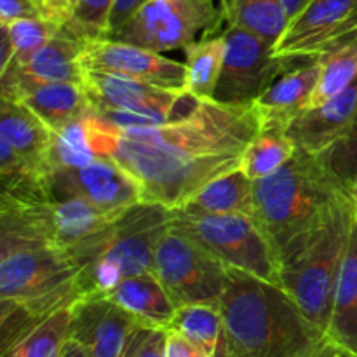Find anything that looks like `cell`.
<instances>
[{
    "mask_svg": "<svg viewBox=\"0 0 357 357\" xmlns=\"http://www.w3.org/2000/svg\"><path fill=\"white\" fill-rule=\"evenodd\" d=\"M115 0H70L63 26L80 42L108 38Z\"/></svg>",
    "mask_w": 357,
    "mask_h": 357,
    "instance_id": "31",
    "label": "cell"
},
{
    "mask_svg": "<svg viewBox=\"0 0 357 357\" xmlns=\"http://www.w3.org/2000/svg\"><path fill=\"white\" fill-rule=\"evenodd\" d=\"M319 59V79L305 110L316 108L344 93L357 79V28L330 45Z\"/></svg>",
    "mask_w": 357,
    "mask_h": 357,
    "instance_id": "24",
    "label": "cell"
},
{
    "mask_svg": "<svg viewBox=\"0 0 357 357\" xmlns=\"http://www.w3.org/2000/svg\"><path fill=\"white\" fill-rule=\"evenodd\" d=\"M47 185L51 199L77 195L112 215H121L143 201L136 178L115 159H98L75 169H51Z\"/></svg>",
    "mask_w": 357,
    "mask_h": 357,
    "instance_id": "11",
    "label": "cell"
},
{
    "mask_svg": "<svg viewBox=\"0 0 357 357\" xmlns=\"http://www.w3.org/2000/svg\"><path fill=\"white\" fill-rule=\"evenodd\" d=\"M0 98L20 101L37 115L52 132L91 112L82 86L68 82H10L0 84Z\"/></svg>",
    "mask_w": 357,
    "mask_h": 357,
    "instance_id": "17",
    "label": "cell"
},
{
    "mask_svg": "<svg viewBox=\"0 0 357 357\" xmlns=\"http://www.w3.org/2000/svg\"><path fill=\"white\" fill-rule=\"evenodd\" d=\"M321 164L330 171L331 176L345 188L357 178V114L344 138L331 149L321 153Z\"/></svg>",
    "mask_w": 357,
    "mask_h": 357,
    "instance_id": "33",
    "label": "cell"
},
{
    "mask_svg": "<svg viewBox=\"0 0 357 357\" xmlns=\"http://www.w3.org/2000/svg\"><path fill=\"white\" fill-rule=\"evenodd\" d=\"M59 357H87V354L79 342L68 337V340L63 345L61 352H59Z\"/></svg>",
    "mask_w": 357,
    "mask_h": 357,
    "instance_id": "39",
    "label": "cell"
},
{
    "mask_svg": "<svg viewBox=\"0 0 357 357\" xmlns=\"http://www.w3.org/2000/svg\"><path fill=\"white\" fill-rule=\"evenodd\" d=\"M84 42L65 26L24 61L10 63L0 72V84L10 82H68L84 84L86 68L80 59Z\"/></svg>",
    "mask_w": 357,
    "mask_h": 357,
    "instance_id": "16",
    "label": "cell"
},
{
    "mask_svg": "<svg viewBox=\"0 0 357 357\" xmlns=\"http://www.w3.org/2000/svg\"><path fill=\"white\" fill-rule=\"evenodd\" d=\"M169 227L234 271L281 286V265L267 234L250 215H199L169 209Z\"/></svg>",
    "mask_w": 357,
    "mask_h": 357,
    "instance_id": "6",
    "label": "cell"
},
{
    "mask_svg": "<svg viewBox=\"0 0 357 357\" xmlns=\"http://www.w3.org/2000/svg\"><path fill=\"white\" fill-rule=\"evenodd\" d=\"M80 271L70 251L0 230V354L82 296Z\"/></svg>",
    "mask_w": 357,
    "mask_h": 357,
    "instance_id": "2",
    "label": "cell"
},
{
    "mask_svg": "<svg viewBox=\"0 0 357 357\" xmlns=\"http://www.w3.org/2000/svg\"><path fill=\"white\" fill-rule=\"evenodd\" d=\"M357 114V79L344 93L316 108L303 110L289 121L284 131L296 150L321 155L340 142Z\"/></svg>",
    "mask_w": 357,
    "mask_h": 357,
    "instance_id": "15",
    "label": "cell"
},
{
    "mask_svg": "<svg viewBox=\"0 0 357 357\" xmlns=\"http://www.w3.org/2000/svg\"><path fill=\"white\" fill-rule=\"evenodd\" d=\"M80 59L86 70L121 73L164 89L185 91L187 87L185 63L167 58L162 52L115 38L84 42Z\"/></svg>",
    "mask_w": 357,
    "mask_h": 357,
    "instance_id": "13",
    "label": "cell"
},
{
    "mask_svg": "<svg viewBox=\"0 0 357 357\" xmlns=\"http://www.w3.org/2000/svg\"><path fill=\"white\" fill-rule=\"evenodd\" d=\"M345 195L319 157L296 150L279 171L255 181V218L274 246L279 265Z\"/></svg>",
    "mask_w": 357,
    "mask_h": 357,
    "instance_id": "4",
    "label": "cell"
},
{
    "mask_svg": "<svg viewBox=\"0 0 357 357\" xmlns=\"http://www.w3.org/2000/svg\"><path fill=\"white\" fill-rule=\"evenodd\" d=\"M68 3H70V0H44L45 16L51 17V20H54V21H58V23L65 24Z\"/></svg>",
    "mask_w": 357,
    "mask_h": 357,
    "instance_id": "38",
    "label": "cell"
},
{
    "mask_svg": "<svg viewBox=\"0 0 357 357\" xmlns=\"http://www.w3.org/2000/svg\"><path fill=\"white\" fill-rule=\"evenodd\" d=\"M328 340L351 357H357V222L352 225L347 253L335 289Z\"/></svg>",
    "mask_w": 357,
    "mask_h": 357,
    "instance_id": "22",
    "label": "cell"
},
{
    "mask_svg": "<svg viewBox=\"0 0 357 357\" xmlns=\"http://www.w3.org/2000/svg\"><path fill=\"white\" fill-rule=\"evenodd\" d=\"M185 213L199 215H250L255 218V181L241 167L209 181L178 208Z\"/></svg>",
    "mask_w": 357,
    "mask_h": 357,
    "instance_id": "23",
    "label": "cell"
},
{
    "mask_svg": "<svg viewBox=\"0 0 357 357\" xmlns=\"http://www.w3.org/2000/svg\"><path fill=\"white\" fill-rule=\"evenodd\" d=\"M223 23L218 0H146L108 38L167 52L213 37Z\"/></svg>",
    "mask_w": 357,
    "mask_h": 357,
    "instance_id": "8",
    "label": "cell"
},
{
    "mask_svg": "<svg viewBox=\"0 0 357 357\" xmlns=\"http://www.w3.org/2000/svg\"><path fill=\"white\" fill-rule=\"evenodd\" d=\"M108 296L149 328L167 330L178 309L153 272L122 279Z\"/></svg>",
    "mask_w": 357,
    "mask_h": 357,
    "instance_id": "21",
    "label": "cell"
},
{
    "mask_svg": "<svg viewBox=\"0 0 357 357\" xmlns=\"http://www.w3.org/2000/svg\"><path fill=\"white\" fill-rule=\"evenodd\" d=\"M101 159L91 145L87 114L54 132L49 150V169H75Z\"/></svg>",
    "mask_w": 357,
    "mask_h": 357,
    "instance_id": "30",
    "label": "cell"
},
{
    "mask_svg": "<svg viewBox=\"0 0 357 357\" xmlns=\"http://www.w3.org/2000/svg\"><path fill=\"white\" fill-rule=\"evenodd\" d=\"M344 190H345V195H347L349 204H351L352 213H354V218L357 222V178L356 180H352L349 185H345Z\"/></svg>",
    "mask_w": 357,
    "mask_h": 357,
    "instance_id": "40",
    "label": "cell"
},
{
    "mask_svg": "<svg viewBox=\"0 0 357 357\" xmlns=\"http://www.w3.org/2000/svg\"><path fill=\"white\" fill-rule=\"evenodd\" d=\"M70 337V307L58 310L0 357H59Z\"/></svg>",
    "mask_w": 357,
    "mask_h": 357,
    "instance_id": "29",
    "label": "cell"
},
{
    "mask_svg": "<svg viewBox=\"0 0 357 357\" xmlns=\"http://www.w3.org/2000/svg\"><path fill=\"white\" fill-rule=\"evenodd\" d=\"M82 87L91 103V110L98 114L112 110H138V108L173 110L178 96L183 93V91L164 89L121 73L100 72V70H86Z\"/></svg>",
    "mask_w": 357,
    "mask_h": 357,
    "instance_id": "18",
    "label": "cell"
},
{
    "mask_svg": "<svg viewBox=\"0 0 357 357\" xmlns=\"http://www.w3.org/2000/svg\"><path fill=\"white\" fill-rule=\"evenodd\" d=\"M227 26L243 28L275 45L289 16L282 0H218Z\"/></svg>",
    "mask_w": 357,
    "mask_h": 357,
    "instance_id": "25",
    "label": "cell"
},
{
    "mask_svg": "<svg viewBox=\"0 0 357 357\" xmlns=\"http://www.w3.org/2000/svg\"><path fill=\"white\" fill-rule=\"evenodd\" d=\"M0 24L7 28V33L13 42L14 58L10 63L24 61L26 58H30L35 51L47 44L63 28L61 23L45 16L23 17V20Z\"/></svg>",
    "mask_w": 357,
    "mask_h": 357,
    "instance_id": "32",
    "label": "cell"
},
{
    "mask_svg": "<svg viewBox=\"0 0 357 357\" xmlns=\"http://www.w3.org/2000/svg\"><path fill=\"white\" fill-rule=\"evenodd\" d=\"M296 152V145L281 128H261L244 152L241 171L251 181L264 180L281 169Z\"/></svg>",
    "mask_w": 357,
    "mask_h": 357,
    "instance_id": "28",
    "label": "cell"
},
{
    "mask_svg": "<svg viewBox=\"0 0 357 357\" xmlns=\"http://www.w3.org/2000/svg\"><path fill=\"white\" fill-rule=\"evenodd\" d=\"M153 274L176 307L220 303L229 284L230 267L169 227L155 248Z\"/></svg>",
    "mask_w": 357,
    "mask_h": 357,
    "instance_id": "9",
    "label": "cell"
},
{
    "mask_svg": "<svg viewBox=\"0 0 357 357\" xmlns=\"http://www.w3.org/2000/svg\"><path fill=\"white\" fill-rule=\"evenodd\" d=\"M145 2L146 0H115V6L110 14V30H108V37H110L114 31H117L119 28L126 23V20L131 17Z\"/></svg>",
    "mask_w": 357,
    "mask_h": 357,
    "instance_id": "37",
    "label": "cell"
},
{
    "mask_svg": "<svg viewBox=\"0 0 357 357\" xmlns=\"http://www.w3.org/2000/svg\"><path fill=\"white\" fill-rule=\"evenodd\" d=\"M222 357H321L331 344L278 284L230 268Z\"/></svg>",
    "mask_w": 357,
    "mask_h": 357,
    "instance_id": "3",
    "label": "cell"
},
{
    "mask_svg": "<svg viewBox=\"0 0 357 357\" xmlns=\"http://www.w3.org/2000/svg\"><path fill=\"white\" fill-rule=\"evenodd\" d=\"M38 16H45L44 7L38 0H0V23Z\"/></svg>",
    "mask_w": 357,
    "mask_h": 357,
    "instance_id": "35",
    "label": "cell"
},
{
    "mask_svg": "<svg viewBox=\"0 0 357 357\" xmlns=\"http://www.w3.org/2000/svg\"><path fill=\"white\" fill-rule=\"evenodd\" d=\"M319 79V59H302L279 75L255 101L261 115V128L284 129L291 119L307 108Z\"/></svg>",
    "mask_w": 357,
    "mask_h": 357,
    "instance_id": "19",
    "label": "cell"
},
{
    "mask_svg": "<svg viewBox=\"0 0 357 357\" xmlns=\"http://www.w3.org/2000/svg\"><path fill=\"white\" fill-rule=\"evenodd\" d=\"M357 28V0H307L274 45L279 58L310 59Z\"/></svg>",
    "mask_w": 357,
    "mask_h": 357,
    "instance_id": "12",
    "label": "cell"
},
{
    "mask_svg": "<svg viewBox=\"0 0 357 357\" xmlns=\"http://www.w3.org/2000/svg\"><path fill=\"white\" fill-rule=\"evenodd\" d=\"M164 357H211L202 347L174 330H166Z\"/></svg>",
    "mask_w": 357,
    "mask_h": 357,
    "instance_id": "36",
    "label": "cell"
},
{
    "mask_svg": "<svg viewBox=\"0 0 357 357\" xmlns=\"http://www.w3.org/2000/svg\"><path fill=\"white\" fill-rule=\"evenodd\" d=\"M166 330L139 326L129 338L122 357H164Z\"/></svg>",
    "mask_w": 357,
    "mask_h": 357,
    "instance_id": "34",
    "label": "cell"
},
{
    "mask_svg": "<svg viewBox=\"0 0 357 357\" xmlns=\"http://www.w3.org/2000/svg\"><path fill=\"white\" fill-rule=\"evenodd\" d=\"M321 357H351V356L345 354V352H342L340 349L335 347L333 344H330V345H328L326 351L323 352V356H321Z\"/></svg>",
    "mask_w": 357,
    "mask_h": 357,
    "instance_id": "42",
    "label": "cell"
},
{
    "mask_svg": "<svg viewBox=\"0 0 357 357\" xmlns=\"http://www.w3.org/2000/svg\"><path fill=\"white\" fill-rule=\"evenodd\" d=\"M54 132L20 101L0 98V139L28 164L49 173V150Z\"/></svg>",
    "mask_w": 357,
    "mask_h": 357,
    "instance_id": "20",
    "label": "cell"
},
{
    "mask_svg": "<svg viewBox=\"0 0 357 357\" xmlns=\"http://www.w3.org/2000/svg\"><path fill=\"white\" fill-rule=\"evenodd\" d=\"M169 229V209L157 202L139 201L115 222L72 251L80 268L105 261L121 271L122 278L153 272V255L160 237Z\"/></svg>",
    "mask_w": 357,
    "mask_h": 357,
    "instance_id": "7",
    "label": "cell"
},
{
    "mask_svg": "<svg viewBox=\"0 0 357 357\" xmlns=\"http://www.w3.org/2000/svg\"><path fill=\"white\" fill-rule=\"evenodd\" d=\"M167 330L181 333L211 357L223 356L225 324L220 303H192L178 307Z\"/></svg>",
    "mask_w": 357,
    "mask_h": 357,
    "instance_id": "27",
    "label": "cell"
},
{
    "mask_svg": "<svg viewBox=\"0 0 357 357\" xmlns=\"http://www.w3.org/2000/svg\"><path fill=\"white\" fill-rule=\"evenodd\" d=\"M354 213L347 195L338 199L319 225L281 264V288L303 316L328 337L335 289L351 239Z\"/></svg>",
    "mask_w": 357,
    "mask_h": 357,
    "instance_id": "5",
    "label": "cell"
},
{
    "mask_svg": "<svg viewBox=\"0 0 357 357\" xmlns=\"http://www.w3.org/2000/svg\"><path fill=\"white\" fill-rule=\"evenodd\" d=\"M261 131L255 103L206 100L180 121L119 129L114 157L143 190V201L174 209L204 185L241 167Z\"/></svg>",
    "mask_w": 357,
    "mask_h": 357,
    "instance_id": "1",
    "label": "cell"
},
{
    "mask_svg": "<svg viewBox=\"0 0 357 357\" xmlns=\"http://www.w3.org/2000/svg\"><path fill=\"white\" fill-rule=\"evenodd\" d=\"M305 3H307V0H282V6H284L286 13H288L289 20H291V17L295 16V14L298 13V10L305 6Z\"/></svg>",
    "mask_w": 357,
    "mask_h": 357,
    "instance_id": "41",
    "label": "cell"
},
{
    "mask_svg": "<svg viewBox=\"0 0 357 357\" xmlns=\"http://www.w3.org/2000/svg\"><path fill=\"white\" fill-rule=\"evenodd\" d=\"M185 65H187V87L185 91L199 100H215L216 87L222 77L223 61L227 52L225 33L201 38L187 45Z\"/></svg>",
    "mask_w": 357,
    "mask_h": 357,
    "instance_id": "26",
    "label": "cell"
},
{
    "mask_svg": "<svg viewBox=\"0 0 357 357\" xmlns=\"http://www.w3.org/2000/svg\"><path fill=\"white\" fill-rule=\"evenodd\" d=\"M227 52L215 100L223 103H255L268 86L302 59L279 58L274 44L251 31L225 26Z\"/></svg>",
    "mask_w": 357,
    "mask_h": 357,
    "instance_id": "10",
    "label": "cell"
},
{
    "mask_svg": "<svg viewBox=\"0 0 357 357\" xmlns=\"http://www.w3.org/2000/svg\"><path fill=\"white\" fill-rule=\"evenodd\" d=\"M145 324L108 295L80 296L70 307V338L87 357H122L129 338Z\"/></svg>",
    "mask_w": 357,
    "mask_h": 357,
    "instance_id": "14",
    "label": "cell"
}]
</instances>
